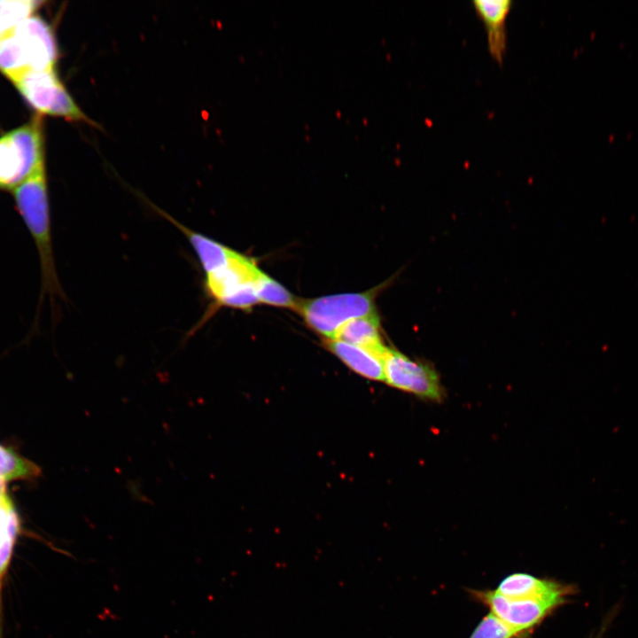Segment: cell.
Listing matches in <instances>:
<instances>
[{"label": "cell", "instance_id": "obj_8", "mask_svg": "<svg viewBox=\"0 0 638 638\" xmlns=\"http://www.w3.org/2000/svg\"><path fill=\"white\" fill-rule=\"evenodd\" d=\"M469 591L476 600L486 605L492 614L523 635L559 608L554 603L543 601L507 598L494 589Z\"/></svg>", "mask_w": 638, "mask_h": 638}, {"label": "cell", "instance_id": "obj_16", "mask_svg": "<svg viewBox=\"0 0 638 638\" xmlns=\"http://www.w3.org/2000/svg\"><path fill=\"white\" fill-rule=\"evenodd\" d=\"M522 634L507 626L491 612L478 622L469 638H518Z\"/></svg>", "mask_w": 638, "mask_h": 638}, {"label": "cell", "instance_id": "obj_10", "mask_svg": "<svg viewBox=\"0 0 638 638\" xmlns=\"http://www.w3.org/2000/svg\"><path fill=\"white\" fill-rule=\"evenodd\" d=\"M511 0H474V10L485 26L490 56L502 64L507 50L506 20Z\"/></svg>", "mask_w": 638, "mask_h": 638}, {"label": "cell", "instance_id": "obj_5", "mask_svg": "<svg viewBox=\"0 0 638 638\" xmlns=\"http://www.w3.org/2000/svg\"><path fill=\"white\" fill-rule=\"evenodd\" d=\"M260 270L250 258L235 251L224 264L205 273L206 291L217 306L248 309L259 303L255 281Z\"/></svg>", "mask_w": 638, "mask_h": 638}, {"label": "cell", "instance_id": "obj_15", "mask_svg": "<svg viewBox=\"0 0 638 638\" xmlns=\"http://www.w3.org/2000/svg\"><path fill=\"white\" fill-rule=\"evenodd\" d=\"M42 4L32 0H0V37L30 18Z\"/></svg>", "mask_w": 638, "mask_h": 638}, {"label": "cell", "instance_id": "obj_17", "mask_svg": "<svg viewBox=\"0 0 638 638\" xmlns=\"http://www.w3.org/2000/svg\"><path fill=\"white\" fill-rule=\"evenodd\" d=\"M4 479L0 476V495L6 493Z\"/></svg>", "mask_w": 638, "mask_h": 638}, {"label": "cell", "instance_id": "obj_13", "mask_svg": "<svg viewBox=\"0 0 638 638\" xmlns=\"http://www.w3.org/2000/svg\"><path fill=\"white\" fill-rule=\"evenodd\" d=\"M255 292L259 303L296 310L299 299L261 270L255 281Z\"/></svg>", "mask_w": 638, "mask_h": 638}, {"label": "cell", "instance_id": "obj_9", "mask_svg": "<svg viewBox=\"0 0 638 638\" xmlns=\"http://www.w3.org/2000/svg\"><path fill=\"white\" fill-rule=\"evenodd\" d=\"M510 599H530L554 603L561 607L576 593L572 584L525 572H514L504 577L494 589Z\"/></svg>", "mask_w": 638, "mask_h": 638}, {"label": "cell", "instance_id": "obj_7", "mask_svg": "<svg viewBox=\"0 0 638 638\" xmlns=\"http://www.w3.org/2000/svg\"><path fill=\"white\" fill-rule=\"evenodd\" d=\"M385 381L390 386L418 397L439 401L443 397L439 375L430 365L385 347L382 354Z\"/></svg>", "mask_w": 638, "mask_h": 638}, {"label": "cell", "instance_id": "obj_4", "mask_svg": "<svg viewBox=\"0 0 638 638\" xmlns=\"http://www.w3.org/2000/svg\"><path fill=\"white\" fill-rule=\"evenodd\" d=\"M376 291L332 294L299 300L296 310L306 323L326 338H333L346 322L375 314Z\"/></svg>", "mask_w": 638, "mask_h": 638}, {"label": "cell", "instance_id": "obj_2", "mask_svg": "<svg viewBox=\"0 0 638 638\" xmlns=\"http://www.w3.org/2000/svg\"><path fill=\"white\" fill-rule=\"evenodd\" d=\"M58 47L50 26L31 16L0 37V71L11 81L29 71L55 69Z\"/></svg>", "mask_w": 638, "mask_h": 638}, {"label": "cell", "instance_id": "obj_1", "mask_svg": "<svg viewBox=\"0 0 638 638\" xmlns=\"http://www.w3.org/2000/svg\"><path fill=\"white\" fill-rule=\"evenodd\" d=\"M16 207L26 224L38 253L42 296H62L63 292L55 265L51 221L45 166L38 167L13 191Z\"/></svg>", "mask_w": 638, "mask_h": 638}, {"label": "cell", "instance_id": "obj_12", "mask_svg": "<svg viewBox=\"0 0 638 638\" xmlns=\"http://www.w3.org/2000/svg\"><path fill=\"white\" fill-rule=\"evenodd\" d=\"M377 313L354 318L342 325L333 338L363 347L382 359L385 346L380 336Z\"/></svg>", "mask_w": 638, "mask_h": 638}, {"label": "cell", "instance_id": "obj_11", "mask_svg": "<svg viewBox=\"0 0 638 638\" xmlns=\"http://www.w3.org/2000/svg\"><path fill=\"white\" fill-rule=\"evenodd\" d=\"M325 346L358 375L374 381H385L381 357L374 353L338 339L326 338Z\"/></svg>", "mask_w": 638, "mask_h": 638}, {"label": "cell", "instance_id": "obj_3", "mask_svg": "<svg viewBox=\"0 0 638 638\" xmlns=\"http://www.w3.org/2000/svg\"><path fill=\"white\" fill-rule=\"evenodd\" d=\"M43 164V128L39 116L0 137V189L12 191Z\"/></svg>", "mask_w": 638, "mask_h": 638}, {"label": "cell", "instance_id": "obj_6", "mask_svg": "<svg viewBox=\"0 0 638 638\" xmlns=\"http://www.w3.org/2000/svg\"><path fill=\"white\" fill-rule=\"evenodd\" d=\"M12 82L39 113L93 124L71 97L55 69L29 71Z\"/></svg>", "mask_w": 638, "mask_h": 638}, {"label": "cell", "instance_id": "obj_14", "mask_svg": "<svg viewBox=\"0 0 638 638\" xmlns=\"http://www.w3.org/2000/svg\"><path fill=\"white\" fill-rule=\"evenodd\" d=\"M40 469L12 448L0 445V476L4 481L36 477Z\"/></svg>", "mask_w": 638, "mask_h": 638}]
</instances>
